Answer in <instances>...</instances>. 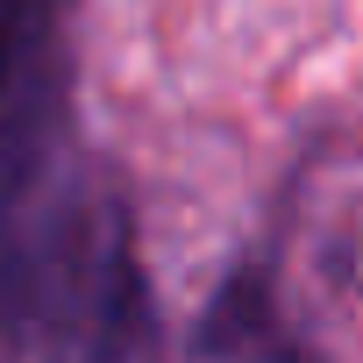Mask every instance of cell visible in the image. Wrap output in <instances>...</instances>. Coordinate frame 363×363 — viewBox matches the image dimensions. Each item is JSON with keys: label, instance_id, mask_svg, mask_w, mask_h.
<instances>
[{"label": "cell", "instance_id": "obj_1", "mask_svg": "<svg viewBox=\"0 0 363 363\" xmlns=\"http://www.w3.org/2000/svg\"><path fill=\"white\" fill-rule=\"evenodd\" d=\"M193 349H207V356H292V335L278 328V306H271V278L257 264H242L214 292Z\"/></svg>", "mask_w": 363, "mask_h": 363}, {"label": "cell", "instance_id": "obj_2", "mask_svg": "<svg viewBox=\"0 0 363 363\" xmlns=\"http://www.w3.org/2000/svg\"><path fill=\"white\" fill-rule=\"evenodd\" d=\"M8 86H15V8L0 0V100H8Z\"/></svg>", "mask_w": 363, "mask_h": 363}]
</instances>
